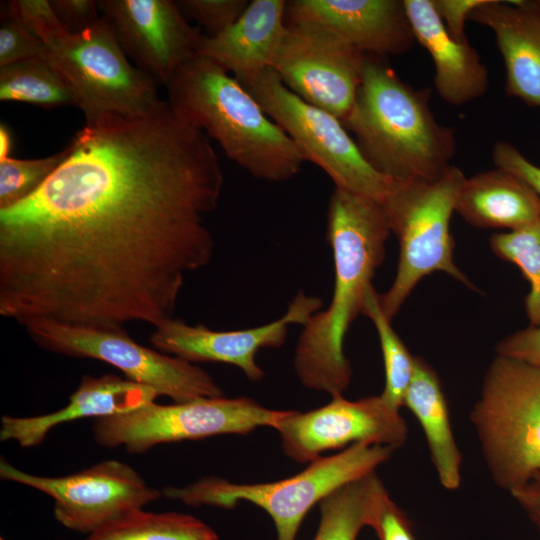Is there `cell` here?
Returning <instances> with one entry per match:
<instances>
[{
	"instance_id": "1",
	"label": "cell",
	"mask_w": 540,
	"mask_h": 540,
	"mask_svg": "<svg viewBox=\"0 0 540 540\" xmlns=\"http://www.w3.org/2000/svg\"><path fill=\"white\" fill-rule=\"evenodd\" d=\"M26 200L0 210V315L20 325L157 328L207 266L223 172L210 138L167 101L85 123Z\"/></svg>"
},
{
	"instance_id": "2",
	"label": "cell",
	"mask_w": 540,
	"mask_h": 540,
	"mask_svg": "<svg viewBox=\"0 0 540 540\" xmlns=\"http://www.w3.org/2000/svg\"><path fill=\"white\" fill-rule=\"evenodd\" d=\"M390 233L380 202L334 188L326 227L334 264L332 298L303 326L293 357L295 373L305 387L331 397L348 388L352 368L344 352L345 336L362 314Z\"/></svg>"
},
{
	"instance_id": "3",
	"label": "cell",
	"mask_w": 540,
	"mask_h": 540,
	"mask_svg": "<svg viewBox=\"0 0 540 540\" xmlns=\"http://www.w3.org/2000/svg\"><path fill=\"white\" fill-rule=\"evenodd\" d=\"M428 89L403 82L381 57L366 55L353 107L342 121L367 162L398 182L432 181L453 165L455 131L437 122Z\"/></svg>"
},
{
	"instance_id": "4",
	"label": "cell",
	"mask_w": 540,
	"mask_h": 540,
	"mask_svg": "<svg viewBox=\"0 0 540 540\" xmlns=\"http://www.w3.org/2000/svg\"><path fill=\"white\" fill-rule=\"evenodd\" d=\"M165 88L173 113L216 141L251 176L283 182L300 171L305 159L293 141L242 84L211 59L193 57Z\"/></svg>"
},
{
	"instance_id": "5",
	"label": "cell",
	"mask_w": 540,
	"mask_h": 540,
	"mask_svg": "<svg viewBox=\"0 0 540 540\" xmlns=\"http://www.w3.org/2000/svg\"><path fill=\"white\" fill-rule=\"evenodd\" d=\"M394 449L355 443L332 456H320L300 473L283 480L238 484L211 476L188 486H167L162 495L189 506L210 505L234 509L241 501L262 508L273 520L277 540H295L310 509L343 485L357 480L386 462Z\"/></svg>"
},
{
	"instance_id": "6",
	"label": "cell",
	"mask_w": 540,
	"mask_h": 540,
	"mask_svg": "<svg viewBox=\"0 0 540 540\" xmlns=\"http://www.w3.org/2000/svg\"><path fill=\"white\" fill-rule=\"evenodd\" d=\"M465 177L452 166L432 181H397L382 202L390 230L399 244L395 278L385 293H378L382 311L389 320L417 284L436 271L478 291L454 262L455 243L450 233L451 216Z\"/></svg>"
},
{
	"instance_id": "7",
	"label": "cell",
	"mask_w": 540,
	"mask_h": 540,
	"mask_svg": "<svg viewBox=\"0 0 540 540\" xmlns=\"http://www.w3.org/2000/svg\"><path fill=\"white\" fill-rule=\"evenodd\" d=\"M470 420L494 483L522 487L540 471V368L496 355Z\"/></svg>"
},
{
	"instance_id": "8",
	"label": "cell",
	"mask_w": 540,
	"mask_h": 540,
	"mask_svg": "<svg viewBox=\"0 0 540 540\" xmlns=\"http://www.w3.org/2000/svg\"><path fill=\"white\" fill-rule=\"evenodd\" d=\"M45 45L43 58L72 92L85 123L141 116L163 101L157 82L131 63L102 16L86 31L64 30Z\"/></svg>"
},
{
	"instance_id": "9",
	"label": "cell",
	"mask_w": 540,
	"mask_h": 540,
	"mask_svg": "<svg viewBox=\"0 0 540 540\" xmlns=\"http://www.w3.org/2000/svg\"><path fill=\"white\" fill-rule=\"evenodd\" d=\"M237 80L289 136L305 161L319 166L335 188L382 204L397 181L367 162L339 118L299 98L271 68Z\"/></svg>"
},
{
	"instance_id": "10",
	"label": "cell",
	"mask_w": 540,
	"mask_h": 540,
	"mask_svg": "<svg viewBox=\"0 0 540 540\" xmlns=\"http://www.w3.org/2000/svg\"><path fill=\"white\" fill-rule=\"evenodd\" d=\"M23 326L42 349L106 362L124 373L126 379L148 386L174 402L223 396L222 389L204 369L137 343L124 328L76 326L48 320H32Z\"/></svg>"
},
{
	"instance_id": "11",
	"label": "cell",
	"mask_w": 540,
	"mask_h": 540,
	"mask_svg": "<svg viewBox=\"0 0 540 540\" xmlns=\"http://www.w3.org/2000/svg\"><path fill=\"white\" fill-rule=\"evenodd\" d=\"M285 412L248 397H203L169 405L154 401L128 413L94 419L92 430L103 447L122 446L131 454H142L159 444L274 428Z\"/></svg>"
},
{
	"instance_id": "12",
	"label": "cell",
	"mask_w": 540,
	"mask_h": 540,
	"mask_svg": "<svg viewBox=\"0 0 540 540\" xmlns=\"http://www.w3.org/2000/svg\"><path fill=\"white\" fill-rule=\"evenodd\" d=\"M0 478L50 496L55 519L67 529L86 534L143 509L162 495L134 468L115 459L66 476L47 477L20 470L1 457Z\"/></svg>"
},
{
	"instance_id": "13",
	"label": "cell",
	"mask_w": 540,
	"mask_h": 540,
	"mask_svg": "<svg viewBox=\"0 0 540 540\" xmlns=\"http://www.w3.org/2000/svg\"><path fill=\"white\" fill-rule=\"evenodd\" d=\"M365 54L332 31L309 23L287 24L271 69L305 102L343 121L362 80Z\"/></svg>"
},
{
	"instance_id": "14",
	"label": "cell",
	"mask_w": 540,
	"mask_h": 540,
	"mask_svg": "<svg viewBox=\"0 0 540 540\" xmlns=\"http://www.w3.org/2000/svg\"><path fill=\"white\" fill-rule=\"evenodd\" d=\"M400 410L380 395L348 400L332 396L326 405L308 412L286 411L274 429L286 456L298 463L325 451L365 442L393 448L403 446L408 427Z\"/></svg>"
},
{
	"instance_id": "15",
	"label": "cell",
	"mask_w": 540,
	"mask_h": 540,
	"mask_svg": "<svg viewBox=\"0 0 540 540\" xmlns=\"http://www.w3.org/2000/svg\"><path fill=\"white\" fill-rule=\"evenodd\" d=\"M102 16L134 65L166 87L197 56L203 35L171 0H98Z\"/></svg>"
},
{
	"instance_id": "16",
	"label": "cell",
	"mask_w": 540,
	"mask_h": 540,
	"mask_svg": "<svg viewBox=\"0 0 540 540\" xmlns=\"http://www.w3.org/2000/svg\"><path fill=\"white\" fill-rule=\"evenodd\" d=\"M320 297L303 291L291 300L287 311L278 319L252 328L217 331L205 325H190L172 318L155 328L150 336L154 349L191 363L220 362L238 367L251 381L264 378L256 363V354L264 348H280L286 341L289 327H302L318 311Z\"/></svg>"
},
{
	"instance_id": "17",
	"label": "cell",
	"mask_w": 540,
	"mask_h": 540,
	"mask_svg": "<svg viewBox=\"0 0 540 540\" xmlns=\"http://www.w3.org/2000/svg\"><path fill=\"white\" fill-rule=\"evenodd\" d=\"M286 17L288 24L322 26L366 55H401L415 42L400 0H294Z\"/></svg>"
},
{
	"instance_id": "18",
	"label": "cell",
	"mask_w": 540,
	"mask_h": 540,
	"mask_svg": "<svg viewBox=\"0 0 540 540\" xmlns=\"http://www.w3.org/2000/svg\"><path fill=\"white\" fill-rule=\"evenodd\" d=\"M158 396L152 388L117 375H83L63 408L28 417L3 415L0 439L15 441L22 448L34 447L60 424L86 417L97 419L128 413L154 402Z\"/></svg>"
},
{
	"instance_id": "19",
	"label": "cell",
	"mask_w": 540,
	"mask_h": 540,
	"mask_svg": "<svg viewBox=\"0 0 540 540\" xmlns=\"http://www.w3.org/2000/svg\"><path fill=\"white\" fill-rule=\"evenodd\" d=\"M468 20L494 32L506 94L540 108V1L485 0Z\"/></svg>"
},
{
	"instance_id": "20",
	"label": "cell",
	"mask_w": 540,
	"mask_h": 540,
	"mask_svg": "<svg viewBox=\"0 0 540 540\" xmlns=\"http://www.w3.org/2000/svg\"><path fill=\"white\" fill-rule=\"evenodd\" d=\"M415 40L430 54L434 86L440 97L455 106L482 97L489 76L477 50L468 41L450 36L432 0H403Z\"/></svg>"
},
{
	"instance_id": "21",
	"label": "cell",
	"mask_w": 540,
	"mask_h": 540,
	"mask_svg": "<svg viewBox=\"0 0 540 540\" xmlns=\"http://www.w3.org/2000/svg\"><path fill=\"white\" fill-rule=\"evenodd\" d=\"M284 0H254L223 33L203 35L197 55L220 65L236 79L271 67L286 29Z\"/></svg>"
},
{
	"instance_id": "22",
	"label": "cell",
	"mask_w": 540,
	"mask_h": 540,
	"mask_svg": "<svg viewBox=\"0 0 540 540\" xmlns=\"http://www.w3.org/2000/svg\"><path fill=\"white\" fill-rule=\"evenodd\" d=\"M455 212L474 227L512 231L540 220V201L521 178L496 167L465 177Z\"/></svg>"
},
{
	"instance_id": "23",
	"label": "cell",
	"mask_w": 540,
	"mask_h": 540,
	"mask_svg": "<svg viewBox=\"0 0 540 540\" xmlns=\"http://www.w3.org/2000/svg\"><path fill=\"white\" fill-rule=\"evenodd\" d=\"M403 406L413 413L423 430L439 482L446 490H457L461 484L462 455L452 432L439 376L421 357L415 356Z\"/></svg>"
},
{
	"instance_id": "24",
	"label": "cell",
	"mask_w": 540,
	"mask_h": 540,
	"mask_svg": "<svg viewBox=\"0 0 540 540\" xmlns=\"http://www.w3.org/2000/svg\"><path fill=\"white\" fill-rule=\"evenodd\" d=\"M374 472L338 488L320 503V522L313 540H356L388 496Z\"/></svg>"
},
{
	"instance_id": "25",
	"label": "cell",
	"mask_w": 540,
	"mask_h": 540,
	"mask_svg": "<svg viewBox=\"0 0 540 540\" xmlns=\"http://www.w3.org/2000/svg\"><path fill=\"white\" fill-rule=\"evenodd\" d=\"M83 540H219L200 519L179 512H131L88 534Z\"/></svg>"
},
{
	"instance_id": "26",
	"label": "cell",
	"mask_w": 540,
	"mask_h": 540,
	"mask_svg": "<svg viewBox=\"0 0 540 540\" xmlns=\"http://www.w3.org/2000/svg\"><path fill=\"white\" fill-rule=\"evenodd\" d=\"M0 100L44 108L75 105V99L50 63L33 57L0 67Z\"/></svg>"
},
{
	"instance_id": "27",
	"label": "cell",
	"mask_w": 540,
	"mask_h": 540,
	"mask_svg": "<svg viewBox=\"0 0 540 540\" xmlns=\"http://www.w3.org/2000/svg\"><path fill=\"white\" fill-rule=\"evenodd\" d=\"M362 314L373 323L382 351L385 385L380 396L393 408L403 407L404 397L414 372L413 356L382 311L378 292L371 287L365 299Z\"/></svg>"
},
{
	"instance_id": "28",
	"label": "cell",
	"mask_w": 540,
	"mask_h": 540,
	"mask_svg": "<svg viewBox=\"0 0 540 540\" xmlns=\"http://www.w3.org/2000/svg\"><path fill=\"white\" fill-rule=\"evenodd\" d=\"M489 243L497 257L516 265L528 281L526 316L529 325H540V220L516 230L495 233Z\"/></svg>"
},
{
	"instance_id": "29",
	"label": "cell",
	"mask_w": 540,
	"mask_h": 540,
	"mask_svg": "<svg viewBox=\"0 0 540 540\" xmlns=\"http://www.w3.org/2000/svg\"><path fill=\"white\" fill-rule=\"evenodd\" d=\"M71 152L69 143L48 157L0 160V210L10 208L37 192Z\"/></svg>"
},
{
	"instance_id": "30",
	"label": "cell",
	"mask_w": 540,
	"mask_h": 540,
	"mask_svg": "<svg viewBox=\"0 0 540 540\" xmlns=\"http://www.w3.org/2000/svg\"><path fill=\"white\" fill-rule=\"evenodd\" d=\"M247 0H180L176 1L181 12L194 19L206 36L214 37L232 26L246 10Z\"/></svg>"
},
{
	"instance_id": "31",
	"label": "cell",
	"mask_w": 540,
	"mask_h": 540,
	"mask_svg": "<svg viewBox=\"0 0 540 540\" xmlns=\"http://www.w3.org/2000/svg\"><path fill=\"white\" fill-rule=\"evenodd\" d=\"M4 16L33 32L44 43L66 30L48 0H12L5 4Z\"/></svg>"
},
{
	"instance_id": "32",
	"label": "cell",
	"mask_w": 540,
	"mask_h": 540,
	"mask_svg": "<svg viewBox=\"0 0 540 540\" xmlns=\"http://www.w3.org/2000/svg\"><path fill=\"white\" fill-rule=\"evenodd\" d=\"M46 45L33 32L9 17H1L0 67L33 57H43Z\"/></svg>"
},
{
	"instance_id": "33",
	"label": "cell",
	"mask_w": 540,
	"mask_h": 540,
	"mask_svg": "<svg viewBox=\"0 0 540 540\" xmlns=\"http://www.w3.org/2000/svg\"><path fill=\"white\" fill-rule=\"evenodd\" d=\"M369 527L379 540H416L410 519L389 495L378 507Z\"/></svg>"
},
{
	"instance_id": "34",
	"label": "cell",
	"mask_w": 540,
	"mask_h": 540,
	"mask_svg": "<svg viewBox=\"0 0 540 540\" xmlns=\"http://www.w3.org/2000/svg\"><path fill=\"white\" fill-rule=\"evenodd\" d=\"M496 355L540 368V325L515 331L495 346Z\"/></svg>"
},
{
	"instance_id": "35",
	"label": "cell",
	"mask_w": 540,
	"mask_h": 540,
	"mask_svg": "<svg viewBox=\"0 0 540 540\" xmlns=\"http://www.w3.org/2000/svg\"><path fill=\"white\" fill-rule=\"evenodd\" d=\"M492 159L496 167L521 178L537 194L540 201V167L529 161L513 144L498 141Z\"/></svg>"
},
{
	"instance_id": "36",
	"label": "cell",
	"mask_w": 540,
	"mask_h": 540,
	"mask_svg": "<svg viewBox=\"0 0 540 540\" xmlns=\"http://www.w3.org/2000/svg\"><path fill=\"white\" fill-rule=\"evenodd\" d=\"M50 4L60 23L72 34L86 31L101 17L94 0H50Z\"/></svg>"
},
{
	"instance_id": "37",
	"label": "cell",
	"mask_w": 540,
	"mask_h": 540,
	"mask_svg": "<svg viewBox=\"0 0 540 540\" xmlns=\"http://www.w3.org/2000/svg\"><path fill=\"white\" fill-rule=\"evenodd\" d=\"M485 0H432L434 8L446 30L457 41H468L465 34V22L471 12Z\"/></svg>"
},
{
	"instance_id": "38",
	"label": "cell",
	"mask_w": 540,
	"mask_h": 540,
	"mask_svg": "<svg viewBox=\"0 0 540 540\" xmlns=\"http://www.w3.org/2000/svg\"><path fill=\"white\" fill-rule=\"evenodd\" d=\"M511 496L540 530V471Z\"/></svg>"
},
{
	"instance_id": "39",
	"label": "cell",
	"mask_w": 540,
	"mask_h": 540,
	"mask_svg": "<svg viewBox=\"0 0 540 540\" xmlns=\"http://www.w3.org/2000/svg\"><path fill=\"white\" fill-rule=\"evenodd\" d=\"M12 134L6 125H0V160L10 157L12 149Z\"/></svg>"
},
{
	"instance_id": "40",
	"label": "cell",
	"mask_w": 540,
	"mask_h": 540,
	"mask_svg": "<svg viewBox=\"0 0 540 540\" xmlns=\"http://www.w3.org/2000/svg\"><path fill=\"white\" fill-rule=\"evenodd\" d=\"M0 540H6L5 538L1 537Z\"/></svg>"
}]
</instances>
